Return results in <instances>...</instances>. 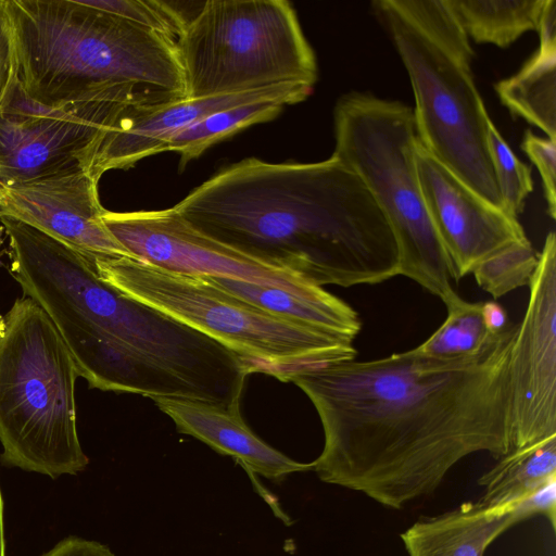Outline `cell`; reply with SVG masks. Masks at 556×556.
<instances>
[{"instance_id": "obj_1", "label": "cell", "mask_w": 556, "mask_h": 556, "mask_svg": "<svg viewBox=\"0 0 556 556\" xmlns=\"http://www.w3.org/2000/svg\"><path fill=\"white\" fill-rule=\"evenodd\" d=\"M517 325L473 357L437 359L416 349L390 356L296 365L268 375L314 405L324 447L320 480L401 508L432 492L466 456L513 450L510 350Z\"/></svg>"}, {"instance_id": "obj_2", "label": "cell", "mask_w": 556, "mask_h": 556, "mask_svg": "<svg viewBox=\"0 0 556 556\" xmlns=\"http://www.w3.org/2000/svg\"><path fill=\"white\" fill-rule=\"evenodd\" d=\"M174 208L204 235L319 287L400 275L389 223L358 175L333 155L314 163L247 157Z\"/></svg>"}, {"instance_id": "obj_3", "label": "cell", "mask_w": 556, "mask_h": 556, "mask_svg": "<svg viewBox=\"0 0 556 556\" xmlns=\"http://www.w3.org/2000/svg\"><path fill=\"white\" fill-rule=\"evenodd\" d=\"M21 89L52 109L186 98L177 41L81 0H0Z\"/></svg>"}, {"instance_id": "obj_4", "label": "cell", "mask_w": 556, "mask_h": 556, "mask_svg": "<svg viewBox=\"0 0 556 556\" xmlns=\"http://www.w3.org/2000/svg\"><path fill=\"white\" fill-rule=\"evenodd\" d=\"M372 7L408 74L418 141L503 210L488 141L491 119L471 70L473 50L447 0H376Z\"/></svg>"}, {"instance_id": "obj_5", "label": "cell", "mask_w": 556, "mask_h": 556, "mask_svg": "<svg viewBox=\"0 0 556 556\" xmlns=\"http://www.w3.org/2000/svg\"><path fill=\"white\" fill-rule=\"evenodd\" d=\"M0 339L1 463L55 479L89 464L77 433L73 358L46 312L16 299Z\"/></svg>"}, {"instance_id": "obj_6", "label": "cell", "mask_w": 556, "mask_h": 556, "mask_svg": "<svg viewBox=\"0 0 556 556\" xmlns=\"http://www.w3.org/2000/svg\"><path fill=\"white\" fill-rule=\"evenodd\" d=\"M99 277L125 295L214 339L250 374L355 359L353 342L236 296L210 276L175 273L128 256L90 257Z\"/></svg>"}, {"instance_id": "obj_7", "label": "cell", "mask_w": 556, "mask_h": 556, "mask_svg": "<svg viewBox=\"0 0 556 556\" xmlns=\"http://www.w3.org/2000/svg\"><path fill=\"white\" fill-rule=\"evenodd\" d=\"M332 155L352 168L389 223L403 275L443 302L454 268L427 211L415 162L413 110L369 93L342 96L333 110Z\"/></svg>"}, {"instance_id": "obj_8", "label": "cell", "mask_w": 556, "mask_h": 556, "mask_svg": "<svg viewBox=\"0 0 556 556\" xmlns=\"http://www.w3.org/2000/svg\"><path fill=\"white\" fill-rule=\"evenodd\" d=\"M186 97L208 98L287 83L315 85L317 62L286 0H211L177 40Z\"/></svg>"}, {"instance_id": "obj_9", "label": "cell", "mask_w": 556, "mask_h": 556, "mask_svg": "<svg viewBox=\"0 0 556 556\" xmlns=\"http://www.w3.org/2000/svg\"><path fill=\"white\" fill-rule=\"evenodd\" d=\"M103 223L135 257L156 267L195 276H211L309 294L320 288L294 271L237 251L192 227L173 207L112 212Z\"/></svg>"}, {"instance_id": "obj_10", "label": "cell", "mask_w": 556, "mask_h": 556, "mask_svg": "<svg viewBox=\"0 0 556 556\" xmlns=\"http://www.w3.org/2000/svg\"><path fill=\"white\" fill-rule=\"evenodd\" d=\"M509 358L513 450L556 435V237L549 231L529 285Z\"/></svg>"}, {"instance_id": "obj_11", "label": "cell", "mask_w": 556, "mask_h": 556, "mask_svg": "<svg viewBox=\"0 0 556 556\" xmlns=\"http://www.w3.org/2000/svg\"><path fill=\"white\" fill-rule=\"evenodd\" d=\"M118 108L86 104L52 109L17 84L0 111V182L29 181L77 168Z\"/></svg>"}, {"instance_id": "obj_12", "label": "cell", "mask_w": 556, "mask_h": 556, "mask_svg": "<svg viewBox=\"0 0 556 556\" xmlns=\"http://www.w3.org/2000/svg\"><path fill=\"white\" fill-rule=\"evenodd\" d=\"M312 90L313 86L307 84L287 83L254 91L118 108L92 143L84 169L99 182L109 170L128 169L148 156L164 152L174 136L211 113L267 98H287L295 104L304 101Z\"/></svg>"}, {"instance_id": "obj_13", "label": "cell", "mask_w": 556, "mask_h": 556, "mask_svg": "<svg viewBox=\"0 0 556 556\" xmlns=\"http://www.w3.org/2000/svg\"><path fill=\"white\" fill-rule=\"evenodd\" d=\"M415 162L425 204L452 262L455 282L488 255L527 239L518 218L477 194L418 139Z\"/></svg>"}, {"instance_id": "obj_14", "label": "cell", "mask_w": 556, "mask_h": 556, "mask_svg": "<svg viewBox=\"0 0 556 556\" xmlns=\"http://www.w3.org/2000/svg\"><path fill=\"white\" fill-rule=\"evenodd\" d=\"M98 181L77 168L15 184L0 182V215L13 217L84 256L134 257L103 223Z\"/></svg>"}, {"instance_id": "obj_15", "label": "cell", "mask_w": 556, "mask_h": 556, "mask_svg": "<svg viewBox=\"0 0 556 556\" xmlns=\"http://www.w3.org/2000/svg\"><path fill=\"white\" fill-rule=\"evenodd\" d=\"M175 424L215 452L232 457L249 473L270 480L313 470L312 463L296 462L258 438L244 422L240 410L181 397L151 399Z\"/></svg>"}, {"instance_id": "obj_16", "label": "cell", "mask_w": 556, "mask_h": 556, "mask_svg": "<svg viewBox=\"0 0 556 556\" xmlns=\"http://www.w3.org/2000/svg\"><path fill=\"white\" fill-rule=\"evenodd\" d=\"M531 516L523 501L502 506L466 503L415 522L402 540L408 556H483L498 535Z\"/></svg>"}, {"instance_id": "obj_17", "label": "cell", "mask_w": 556, "mask_h": 556, "mask_svg": "<svg viewBox=\"0 0 556 556\" xmlns=\"http://www.w3.org/2000/svg\"><path fill=\"white\" fill-rule=\"evenodd\" d=\"M211 278L231 294L247 302L350 342H353L361 331L362 321L357 312L323 288L314 293L296 294L278 288Z\"/></svg>"}, {"instance_id": "obj_18", "label": "cell", "mask_w": 556, "mask_h": 556, "mask_svg": "<svg viewBox=\"0 0 556 556\" xmlns=\"http://www.w3.org/2000/svg\"><path fill=\"white\" fill-rule=\"evenodd\" d=\"M495 91L515 115L556 141V43L540 42L536 52Z\"/></svg>"}, {"instance_id": "obj_19", "label": "cell", "mask_w": 556, "mask_h": 556, "mask_svg": "<svg viewBox=\"0 0 556 556\" xmlns=\"http://www.w3.org/2000/svg\"><path fill=\"white\" fill-rule=\"evenodd\" d=\"M479 479L485 506H502L526 498L556 477V435L514 448Z\"/></svg>"}, {"instance_id": "obj_20", "label": "cell", "mask_w": 556, "mask_h": 556, "mask_svg": "<svg viewBox=\"0 0 556 556\" xmlns=\"http://www.w3.org/2000/svg\"><path fill=\"white\" fill-rule=\"evenodd\" d=\"M546 0H447L468 38L506 48L538 30Z\"/></svg>"}, {"instance_id": "obj_21", "label": "cell", "mask_w": 556, "mask_h": 556, "mask_svg": "<svg viewBox=\"0 0 556 556\" xmlns=\"http://www.w3.org/2000/svg\"><path fill=\"white\" fill-rule=\"evenodd\" d=\"M294 104L287 98H267L230 106L211 113L174 136L164 152L180 155V164L199 157L211 146L254 124L275 118L286 105Z\"/></svg>"}, {"instance_id": "obj_22", "label": "cell", "mask_w": 556, "mask_h": 556, "mask_svg": "<svg viewBox=\"0 0 556 556\" xmlns=\"http://www.w3.org/2000/svg\"><path fill=\"white\" fill-rule=\"evenodd\" d=\"M447 317L416 351L437 359L473 357L489 349L498 336L486 330L482 302H468L453 292L445 301Z\"/></svg>"}, {"instance_id": "obj_23", "label": "cell", "mask_w": 556, "mask_h": 556, "mask_svg": "<svg viewBox=\"0 0 556 556\" xmlns=\"http://www.w3.org/2000/svg\"><path fill=\"white\" fill-rule=\"evenodd\" d=\"M538 265L529 239L511 242L481 260L471 270L477 285L494 300L529 286Z\"/></svg>"}, {"instance_id": "obj_24", "label": "cell", "mask_w": 556, "mask_h": 556, "mask_svg": "<svg viewBox=\"0 0 556 556\" xmlns=\"http://www.w3.org/2000/svg\"><path fill=\"white\" fill-rule=\"evenodd\" d=\"M488 141L502 207L517 218L533 190L531 170L517 159L492 121L488 126Z\"/></svg>"}, {"instance_id": "obj_25", "label": "cell", "mask_w": 556, "mask_h": 556, "mask_svg": "<svg viewBox=\"0 0 556 556\" xmlns=\"http://www.w3.org/2000/svg\"><path fill=\"white\" fill-rule=\"evenodd\" d=\"M86 5L178 40L189 17L161 0H81Z\"/></svg>"}, {"instance_id": "obj_26", "label": "cell", "mask_w": 556, "mask_h": 556, "mask_svg": "<svg viewBox=\"0 0 556 556\" xmlns=\"http://www.w3.org/2000/svg\"><path fill=\"white\" fill-rule=\"evenodd\" d=\"M555 140L542 138L527 130L521 148L536 166L544 190V197L547 203V213L551 218L556 217V144Z\"/></svg>"}, {"instance_id": "obj_27", "label": "cell", "mask_w": 556, "mask_h": 556, "mask_svg": "<svg viewBox=\"0 0 556 556\" xmlns=\"http://www.w3.org/2000/svg\"><path fill=\"white\" fill-rule=\"evenodd\" d=\"M41 556H115L109 547L91 540L70 536Z\"/></svg>"}, {"instance_id": "obj_28", "label": "cell", "mask_w": 556, "mask_h": 556, "mask_svg": "<svg viewBox=\"0 0 556 556\" xmlns=\"http://www.w3.org/2000/svg\"><path fill=\"white\" fill-rule=\"evenodd\" d=\"M532 515H543L553 529L556 525V477L552 478L522 500Z\"/></svg>"}, {"instance_id": "obj_29", "label": "cell", "mask_w": 556, "mask_h": 556, "mask_svg": "<svg viewBox=\"0 0 556 556\" xmlns=\"http://www.w3.org/2000/svg\"><path fill=\"white\" fill-rule=\"evenodd\" d=\"M16 85L11 50L0 21V111L8 103Z\"/></svg>"}, {"instance_id": "obj_30", "label": "cell", "mask_w": 556, "mask_h": 556, "mask_svg": "<svg viewBox=\"0 0 556 556\" xmlns=\"http://www.w3.org/2000/svg\"><path fill=\"white\" fill-rule=\"evenodd\" d=\"M481 314L484 326L492 336L503 333L510 326L506 309L496 301L482 302Z\"/></svg>"}, {"instance_id": "obj_31", "label": "cell", "mask_w": 556, "mask_h": 556, "mask_svg": "<svg viewBox=\"0 0 556 556\" xmlns=\"http://www.w3.org/2000/svg\"><path fill=\"white\" fill-rule=\"evenodd\" d=\"M3 513H4V504H3V496H2V491H1V486H0V556H5Z\"/></svg>"}, {"instance_id": "obj_32", "label": "cell", "mask_w": 556, "mask_h": 556, "mask_svg": "<svg viewBox=\"0 0 556 556\" xmlns=\"http://www.w3.org/2000/svg\"><path fill=\"white\" fill-rule=\"evenodd\" d=\"M4 331H5V321H4V317H2V316L0 315V339L3 337Z\"/></svg>"}, {"instance_id": "obj_33", "label": "cell", "mask_w": 556, "mask_h": 556, "mask_svg": "<svg viewBox=\"0 0 556 556\" xmlns=\"http://www.w3.org/2000/svg\"><path fill=\"white\" fill-rule=\"evenodd\" d=\"M3 232H5V231H4L3 226L1 225L0 226V247H1L2 242H3V239H2Z\"/></svg>"}]
</instances>
